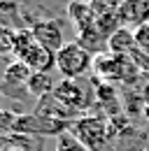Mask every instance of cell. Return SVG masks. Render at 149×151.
<instances>
[{
    "label": "cell",
    "mask_w": 149,
    "mask_h": 151,
    "mask_svg": "<svg viewBox=\"0 0 149 151\" xmlns=\"http://www.w3.org/2000/svg\"><path fill=\"white\" fill-rule=\"evenodd\" d=\"M70 130V123L65 121H56L49 116H42V114L28 112V114H19L14 132L17 135H28V137H49V135H63V132Z\"/></svg>",
    "instance_id": "obj_4"
},
{
    "label": "cell",
    "mask_w": 149,
    "mask_h": 151,
    "mask_svg": "<svg viewBox=\"0 0 149 151\" xmlns=\"http://www.w3.org/2000/svg\"><path fill=\"white\" fill-rule=\"evenodd\" d=\"M21 19V5L19 0H0V28H9V30H19Z\"/></svg>",
    "instance_id": "obj_11"
},
{
    "label": "cell",
    "mask_w": 149,
    "mask_h": 151,
    "mask_svg": "<svg viewBox=\"0 0 149 151\" xmlns=\"http://www.w3.org/2000/svg\"><path fill=\"white\" fill-rule=\"evenodd\" d=\"M30 33L35 35V40L49 51V54H58L65 42H63V28L56 19H37V21H30Z\"/></svg>",
    "instance_id": "obj_6"
},
{
    "label": "cell",
    "mask_w": 149,
    "mask_h": 151,
    "mask_svg": "<svg viewBox=\"0 0 149 151\" xmlns=\"http://www.w3.org/2000/svg\"><path fill=\"white\" fill-rule=\"evenodd\" d=\"M54 95L72 112H84L95 102V93L89 91V84L82 79H61L56 81Z\"/></svg>",
    "instance_id": "obj_5"
},
{
    "label": "cell",
    "mask_w": 149,
    "mask_h": 151,
    "mask_svg": "<svg viewBox=\"0 0 149 151\" xmlns=\"http://www.w3.org/2000/svg\"><path fill=\"white\" fill-rule=\"evenodd\" d=\"M12 149V135H0V151Z\"/></svg>",
    "instance_id": "obj_17"
},
{
    "label": "cell",
    "mask_w": 149,
    "mask_h": 151,
    "mask_svg": "<svg viewBox=\"0 0 149 151\" xmlns=\"http://www.w3.org/2000/svg\"><path fill=\"white\" fill-rule=\"evenodd\" d=\"M133 33H135V47H137L140 51L149 54V23H142V26H137Z\"/></svg>",
    "instance_id": "obj_16"
},
{
    "label": "cell",
    "mask_w": 149,
    "mask_h": 151,
    "mask_svg": "<svg viewBox=\"0 0 149 151\" xmlns=\"http://www.w3.org/2000/svg\"><path fill=\"white\" fill-rule=\"evenodd\" d=\"M56 151H91V149H86L79 139H74L70 132H63V135L58 137V147H56Z\"/></svg>",
    "instance_id": "obj_13"
},
{
    "label": "cell",
    "mask_w": 149,
    "mask_h": 151,
    "mask_svg": "<svg viewBox=\"0 0 149 151\" xmlns=\"http://www.w3.org/2000/svg\"><path fill=\"white\" fill-rule=\"evenodd\" d=\"M65 12H68V17H70V23H72V28H74L77 35H82V33L95 28L98 17H95V12H93V7H91L89 0H70Z\"/></svg>",
    "instance_id": "obj_7"
},
{
    "label": "cell",
    "mask_w": 149,
    "mask_h": 151,
    "mask_svg": "<svg viewBox=\"0 0 149 151\" xmlns=\"http://www.w3.org/2000/svg\"><path fill=\"white\" fill-rule=\"evenodd\" d=\"M33 77V70L21 63V60H12L5 65V72H2V84L9 86V88H26L28 79Z\"/></svg>",
    "instance_id": "obj_9"
},
{
    "label": "cell",
    "mask_w": 149,
    "mask_h": 151,
    "mask_svg": "<svg viewBox=\"0 0 149 151\" xmlns=\"http://www.w3.org/2000/svg\"><path fill=\"white\" fill-rule=\"evenodd\" d=\"M93 58L79 42H65V47L56 54V70L63 79H82L91 70Z\"/></svg>",
    "instance_id": "obj_2"
},
{
    "label": "cell",
    "mask_w": 149,
    "mask_h": 151,
    "mask_svg": "<svg viewBox=\"0 0 149 151\" xmlns=\"http://www.w3.org/2000/svg\"><path fill=\"white\" fill-rule=\"evenodd\" d=\"M70 135L74 139H79L86 149L100 151L105 147L107 137H110V123L100 116H79L70 123Z\"/></svg>",
    "instance_id": "obj_3"
},
{
    "label": "cell",
    "mask_w": 149,
    "mask_h": 151,
    "mask_svg": "<svg viewBox=\"0 0 149 151\" xmlns=\"http://www.w3.org/2000/svg\"><path fill=\"white\" fill-rule=\"evenodd\" d=\"M14 60L26 63L33 72H51L56 68V56L37 42L30 28L14 30Z\"/></svg>",
    "instance_id": "obj_1"
},
{
    "label": "cell",
    "mask_w": 149,
    "mask_h": 151,
    "mask_svg": "<svg viewBox=\"0 0 149 151\" xmlns=\"http://www.w3.org/2000/svg\"><path fill=\"white\" fill-rule=\"evenodd\" d=\"M119 14H121L124 26L126 21H133L135 28L142 23H149V0H121Z\"/></svg>",
    "instance_id": "obj_8"
},
{
    "label": "cell",
    "mask_w": 149,
    "mask_h": 151,
    "mask_svg": "<svg viewBox=\"0 0 149 151\" xmlns=\"http://www.w3.org/2000/svg\"><path fill=\"white\" fill-rule=\"evenodd\" d=\"M133 49H135V33L130 30L128 26H121L107 40V51L114 54V56H128Z\"/></svg>",
    "instance_id": "obj_10"
},
{
    "label": "cell",
    "mask_w": 149,
    "mask_h": 151,
    "mask_svg": "<svg viewBox=\"0 0 149 151\" xmlns=\"http://www.w3.org/2000/svg\"><path fill=\"white\" fill-rule=\"evenodd\" d=\"M14 54V30L0 28V58Z\"/></svg>",
    "instance_id": "obj_15"
},
{
    "label": "cell",
    "mask_w": 149,
    "mask_h": 151,
    "mask_svg": "<svg viewBox=\"0 0 149 151\" xmlns=\"http://www.w3.org/2000/svg\"><path fill=\"white\" fill-rule=\"evenodd\" d=\"M17 112H9V109H0V135H12L14 126H17Z\"/></svg>",
    "instance_id": "obj_14"
},
{
    "label": "cell",
    "mask_w": 149,
    "mask_h": 151,
    "mask_svg": "<svg viewBox=\"0 0 149 151\" xmlns=\"http://www.w3.org/2000/svg\"><path fill=\"white\" fill-rule=\"evenodd\" d=\"M54 88H56V81L49 72H33V77H30L28 84H26V93L35 95V98L54 93Z\"/></svg>",
    "instance_id": "obj_12"
},
{
    "label": "cell",
    "mask_w": 149,
    "mask_h": 151,
    "mask_svg": "<svg viewBox=\"0 0 149 151\" xmlns=\"http://www.w3.org/2000/svg\"><path fill=\"white\" fill-rule=\"evenodd\" d=\"M142 100H145V105H147V109H149V84L145 86V91H142Z\"/></svg>",
    "instance_id": "obj_18"
}]
</instances>
